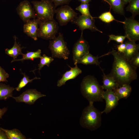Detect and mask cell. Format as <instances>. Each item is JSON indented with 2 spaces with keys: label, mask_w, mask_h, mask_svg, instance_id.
Wrapping results in <instances>:
<instances>
[{
  "label": "cell",
  "mask_w": 139,
  "mask_h": 139,
  "mask_svg": "<svg viewBox=\"0 0 139 139\" xmlns=\"http://www.w3.org/2000/svg\"><path fill=\"white\" fill-rule=\"evenodd\" d=\"M9 77V74L0 66V82H8L7 79Z\"/></svg>",
  "instance_id": "32"
},
{
  "label": "cell",
  "mask_w": 139,
  "mask_h": 139,
  "mask_svg": "<svg viewBox=\"0 0 139 139\" xmlns=\"http://www.w3.org/2000/svg\"><path fill=\"white\" fill-rule=\"evenodd\" d=\"M7 108L6 107H4L2 109L0 108V119L2 118V116L7 111Z\"/></svg>",
  "instance_id": "36"
},
{
  "label": "cell",
  "mask_w": 139,
  "mask_h": 139,
  "mask_svg": "<svg viewBox=\"0 0 139 139\" xmlns=\"http://www.w3.org/2000/svg\"><path fill=\"white\" fill-rule=\"evenodd\" d=\"M5 132L8 139H25L26 137L18 129L15 128L11 130L2 128Z\"/></svg>",
  "instance_id": "24"
},
{
  "label": "cell",
  "mask_w": 139,
  "mask_h": 139,
  "mask_svg": "<svg viewBox=\"0 0 139 139\" xmlns=\"http://www.w3.org/2000/svg\"><path fill=\"white\" fill-rule=\"evenodd\" d=\"M125 43H121L120 45H117V46L118 51L120 53L123 54L125 51Z\"/></svg>",
  "instance_id": "34"
},
{
  "label": "cell",
  "mask_w": 139,
  "mask_h": 139,
  "mask_svg": "<svg viewBox=\"0 0 139 139\" xmlns=\"http://www.w3.org/2000/svg\"><path fill=\"white\" fill-rule=\"evenodd\" d=\"M37 18L41 21L54 19L55 8L54 4L50 0H41L31 2Z\"/></svg>",
  "instance_id": "4"
},
{
  "label": "cell",
  "mask_w": 139,
  "mask_h": 139,
  "mask_svg": "<svg viewBox=\"0 0 139 139\" xmlns=\"http://www.w3.org/2000/svg\"><path fill=\"white\" fill-rule=\"evenodd\" d=\"M14 42L12 47L10 49L6 48L5 50V53L9 56L12 57L13 59H16L19 55H22V50L24 48L21 47V45L16 41V37H14Z\"/></svg>",
  "instance_id": "21"
},
{
  "label": "cell",
  "mask_w": 139,
  "mask_h": 139,
  "mask_svg": "<svg viewBox=\"0 0 139 139\" xmlns=\"http://www.w3.org/2000/svg\"><path fill=\"white\" fill-rule=\"evenodd\" d=\"M68 66L70 67V70L64 73L62 77L58 81L57 83L58 86L60 87L65 85L67 81L75 78L82 73V71L78 67L77 64L75 65L74 67Z\"/></svg>",
  "instance_id": "15"
},
{
  "label": "cell",
  "mask_w": 139,
  "mask_h": 139,
  "mask_svg": "<svg viewBox=\"0 0 139 139\" xmlns=\"http://www.w3.org/2000/svg\"><path fill=\"white\" fill-rule=\"evenodd\" d=\"M59 26L54 19L40 22L38 31V37L46 40H52L56 37Z\"/></svg>",
  "instance_id": "6"
},
{
  "label": "cell",
  "mask_w": 139,
  "mask_h": 139,
  "mask_svg": "<svg viewBox=\"0 0 139 139\" xmlns=\"http://www.w3.org/2000/svg\"><path fill=\"white\" fill-rule=\"evenodd\" d=\"M0 139H8L5 132L0 127Z\"/></svg>",
  "instance_id": "35"
},
{
  "label": "cell",
  "mask_w": 139,
  "mask_h": 139,
  "mask_svg": "<svg viewBox=\"0 0 139 139\" xmlns=\"http://www.w3.org/2000/svg\"><path fill=\"white\" fill-rule=\"evenodd\" d=\"M40 58V62L38 64V69L39 71L45 65L49 67L50 63L54 60L52 57L48 56L45 54H44Z\"/></svg>",
  "instance_id": "29"
},
{
  "label": "cell",
  "mask_w": 139,
  "mask_h": 139,
  "mask_svg": "<svg viewBox=\"0 0 139 139\" xmlns=\"http://www.w3.org/2000/svg\"><path fill=\"white\" fill-rule=\"evenodd\" d=\"M124 4H126L128 3L131 0H121Z\"/></svg>",
  "instance_id": "38"
},
{
  "label": "cell",
  "mask_w": 139,
  "mask_h": 139,
  "mask_svg": "<svg viewBox=\"0 0 139 139\" xmlns=\"http://www.w3.org/2000/svg\"><path fill=\"white\" fill-rule=\"evenodd\" d=\"M46 96L35 89H29L26 90L18 97L12 96V97L17 102H24L31 105L34 104L39 98Z\"/></svg>",
  "instance_id": "11"
},
{
  "label": "cell",
  "mask_w": 139,
  "mask_h": 139,
  "mask_svg": "<svg viewBox=\"0 0 139 139\" xmlns=\"http://www.w3.org/2000/svg\"><path fill=\"white\" fill-rule=\"evenodd\" d=\"M93 103H89L83 109L80 121L82 127L91 131L97 129L101 124L102 113L94 107Z\"/></svg>",
  "instance_id": "3"
},
{
  "label": "cell",
  "mask_w": 139,
  "mask_h": 139,
  "mask_svg": "<svg viewBox=\"0 0 139 139\" xmlns=\"http://www.w3.org/2000/svg\"><path fill=\"white\" fill-rule=\"evenodd\" d=\"M123 24L125 36L129 41L135 42L139 40V23L132 16L125 18Z\"/></svg>",
  "instance_id": "8"
},
{
  "label": "cell",
  "mask_w": 139,
  "mask_h": 139,
  "mask_svg": "<svg viewBox=\"0 0 139 139\" xmlns=\"http://www.w3.org/2000/svg\"><path fill=\"white\" fill-rule=\"evenodd\" d=\"M41 50L40 49H39L37 51L34 52L27 51L26 54H22V58L20 59H13L11 61V62L18 61L23 62L24 60H33L34 59L40 58L41 56Z\"/></svg>",
  "instance_id": "23"
},
{
  "label": "cell",
  "mask_w": 139,
  "mask_h": 139,
  "mask_svg": "<svg viewBox=\"0 0 139 139\" xmlns=\"http://www.w3.org/2000/svg\"><path fill=\"white\" fill-rule=\"evenodd\" d=\"M108 3L115 13L124 15L125 4L121 0H103Z\"/></svg>",
  "instance_id": "20"
},
{
  "label": "cell",
  "mask_w": 139,
  "mask_h": 139,
  "mask_svg": "<svg viewBox=\"0 0 139 139\" xmlns=\"http://www.w3.org/2000/svg\"><path fill=\"white\" fill-rule=\"evenodd\" d=\"M109 38L108 43H109L111 40H115L119 43H123L126 37L123 36H116L113 34H111L109 36Z\"/></svg>",
  "instance_id": "30"
},
{
  "label": "cell",
  "mask_w": 139,
  "mask_h": 139,
  "mask_svg": "<svg viewBox=\"0 0 139 139\" xmlns=\"http://www.w3.org/2000/svg\"><path fill=\"white\" fill-rule=\"evenodd\" d=\"M15 88L0 82V100H6L13 96V92Z\"/></svg>",
  "instance_id": "22"
},
{
  "label": "cell",
  "mask_w": 139,
  "mask_h": 139,
  "mask_svg": "<svg viewBox=\"0 0 139 139\" xmlns=\"http://www.w3.org/2000/svg\"><path fill=\"white\" fill-rule=\"evenodd\" d=\"M56 8L59 5L68 4L72 0H50Z\"/></svg>",
  "instance_id": "33"
},
{
  "label": "cell",
  "mask_w": 139,
  "mask_h": 139,
  "mask_svg": "<svg viewBox=\"0 0 139 139\" xmlns=\"http://www.w3.org/2000/svg\"><path fill=\"white\" fill-rule=\"evenodd\" d=\"M21 73L23 74V77L21 79L17 87L15 88V89L17 91H20L21 89L25 86L28 83L32 82L34 80L40 79L35 77L32 79H30L29 77L27 76L25 73H23L22 72Z\"/></svg>",
  "instance_id": "26"
},
{
  "label": "cell",
  "mask_w": 139,
  "mask_h": 139,
  "mask_svg": "<svg viewBox=\"0 0 139 139\" xmlns=\"http://www.w3.org/2000/svg\"><path fill=\"white\" fill-rule=\"evenodd\" d=\"M125 43V49L123 54L124 57L129 61L133 56L138 52L139 45L136 44L135 41H127Z\"/></svg>",
  "instance_id": "16"
},
{
  "label": "cell",
  "mask_w": 139,
  "mask_h": 139,
  "mask_svg": "<svg viewBox=\"0 0 139 139\" xmlns=\"http://www.w3.org/2000/svg\"><path fill=\"white\" fill-rule=\"evenodd\" d=\"M48 48L52 54V57L63 59L68 58L70 51L64 41L63 34L59 32L57 37L49 41Z\"/></svg>",
  "instance_id": "5"
},
{
  "label": "cell",
  "mask_w": 139,
  "mask_h": 139,
  "mask_svg": "<svg viewBox=\"0 0 139 139\" xmlns=\"http://www.w3.org/2000/svg\"><path fill=\"white\" fill-rule=\"evenodd\" d=\"M88 42L83 38L81 33L80 38L74 45L73 48V60L75 65L78 60L89 52Z\"/></svg>",
  "instance_id": "9"
},
{
  "label": "cell",
  "mask_w": 139,
  "mask_h": 139,
  "mask_svg": "<svg viewBox=\"0 0 139 139\" xmlns=\"http://www.w3.org/2000/svg\"><path fill=\"white\" fill-rule=\"evenodd\" d=\"M40 21L37 18L32 19L25 23L23 26L24 32L35 41L38 38V31Z\"/></svg>",
  "instance_id": "14"
},
{
  "label": "cell",
  "mask_w": 139,
  "mask_h": 139,
  "mask_svg": "<svg viewBox=\"0 0 139 139\" xmlns=\"http://www.w3.org/2000/svg\"><path fill=\"white\" fill-rule=\"evenodd\" d=\"M110 8L109 11L102 13L98 18L102 21L106 23H109L114 20L124 24V21H120L116 20L110 12Z\"/></svg>",
  "instance_id": "28"
},
{
  "label": "cell",
  "mask_w": 139,
  "mask_h": 139,
  "mask_svg": "<svg viewBox=\"0 0 139 139\" xmlns=\"http://www.w3.org/2000/svg\"><path fill=\"white\" fill-rule=\"evenodd\" d=\"M95 22V20L93 18L81 15L77 17L71 22L79 27L82 33L84 30L85 29H89L92 31H98L102 33V32L96 27Z\"/></svg>",
  "instance_id": "12"
},
{
  "label": "cell",
  "mask_w": 139,
  "mask_h": 139,
  "mask_svg": "<svg viewBox=\"0 0 139 139\" xmlns=\"http://www.w3.org/2000/svg\"><path fill=\"white\" fill-rule=\"evenodd\" d=\"M110 53L114 57V61L111 72L108 75L112 76L119 86L124 84H129L137 79L136 69L124 57L123 54L113 49Z\"/></svg>",
  "instance_id": "1"
},
{
  "label": "cell",
  "mask_w": 139,
  "mask_h": 139,
  "mask_svg": "<svg viewBox=\"0 0 139 139\" xmlns=\"http://www.w3.org/2000/svg\"><path fill=\"white\" fill-rule=\"evenodd\" d=\"M89 5V3H81L75 8V10L80 12L82 15L94 18L90 12Z\"/></svg>",
  "instance_id": "27"
},
{
  "label": "cell",
  "mask_w": 139,
  "mask_h": 139,
  "mask_svg": "<svg viewBox=\"0 0 139 139\" xmlns=\"http://www.w3.org/2000/svg\"><path fill=\"white\" fill-rule=\"evenodd\" d=\"M126 8V11L130 12L132 17L134 18L139 14V0H131Z\"/></svg>",
  "instance_id": "25"
},
{
  "label": "cell",
  "mask_w": 139,
  "mask_h": 139,
  "mask_svg": "<svg viewBox=\"0 0 139 139\" xmlns=\"http://www.w3.org/2000/svg\"><path fill=\"white\" fill-rule=\"evenodd\" d=\"M55 13L56 19L61 26L67 24L72 22L77 17V13L68 5H62L56 9Z\"/></svg>",
  "instance_id": "7"
},
{
  "label": "cell",
  "mask_w": 139,
  "mask_h": 139,
  "mask_svg": "<svg viewBox=\"0 0 139 139\" xmlns=\"http://www.w3.org/2000/svg\"><path fill=\"white\" fill-rule=\"evenodd\" d=\"M102 95L103 99L106 101V105L104 110L101 112L102 114H107L118 105L119 100L113 90L104 91Z\"/></svg>",
  "instance_id": "13"
},
{
  "label": "cell",
  "mask_w": 139,
  "mask_h": 139,
  "mask_svg": "<svg viewBox=\"0 0 139 139\" xmlns=\"http://www.w3.org/2000/svg\"><path fill=\"white\" fill-rule=\"evenodd\" d=\"M132 88L129 84H125L113 90L119 100L127 99L132 91Z\"/></svg>",
  "instance_id": "18"
},
{
  "label": "cell",
  "mask_w": 139,
  "mask_h": 139,
  "mask_svg": "<svg viewBox=\"0 0 139 139\" xmlns=\"http://www.w3.org/2000/svg\"><path fill=\"white\" fill-rule=\"evenodd\" d=\"M81 3H89L91 1V0H78Z\"/></svg>",
  "instance_id": "37"
},
{
  "label": "cell",
  "mask_w": 139,
  "mask_h": 139,
  "mask_svg": "<svg viewBox=\"0 0 139 139\" xmlns=\"http://www.w3.org/2000/svg\"><path fill=\"white\" fill-rule=\"evenodd\" d=\"M18 14L24 23L37 18L34 10L30 2L25 0L21 2L17 7Z\"/></svg>",
  "instance_id": "10"
},
{
  "label": "cell",
  "mask_w": 139,
  "mask_h": 139,
  "mask_svg": "<svg viewBox=\"0 0 139 139\" xmlns=\"http://www.w3.org/2000/svg\"><path fill=\"white\" fill-rule=\"evenodd\" d=\"M110 54L109 52L106 54L98 57V55L97 56H94L89 53L77 61V64L81 63L85 65L95 64L98 66L101 69L100 66V62L98 60V59L100 57Z\"/></svg>",
  "instance_id": "17"
},
{
  "label": "cell",
  "mask_w": 139,
  "mask_h": 139,
  "mask_svg": "<svg viewBox=\"0 0 139 139\" xmlns=\"http://www.w3.org/2000/svg\"><path fill=\"white\" fill-rule=\"evenodd\" d=\"M103 73V75L102 89L106 90H113L119 86L118 84L112 76L106 75L102 70Z\"/></svg>",
  "instance_id": "19"
},
{
  "label": "cell",
  "mask_w": 139,
  "mask_h": 139,
  "mask_svg": "<svg viewBox=\"0 0 139 139\" xmlns=\"http://www.w3.org/2000/svg\"><path fill=\"white\" fill-rule=\"evenodd\" d=\"M81 90L84 97L89 103L103 101V89L94 76L88 75L83 79L81 84Z\"/></svg>",
  "instance_id": "2"
},
{
  "label": "cell",
  "mask_w": 139,
  "mask_h": 139,
  "mask_svg": "<svg viewBox=\"0 0 139 139\" xmlns=\"http://www.w3.org/2000/svg\"><path fill=\"white\" fill-rule=\"evenodd\" d=\"M129 61L131 65L136 69L139 66V53L138 52L133 56Z\"/></svg>",
  "instance_id": "31"
}]
</instances>
